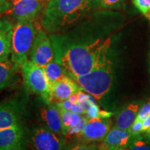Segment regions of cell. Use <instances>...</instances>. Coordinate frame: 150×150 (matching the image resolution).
Instances as JSON below:
<instances>
[{
  "label": "cell",
  "mask_w": 150,
  "mask_h": 150,
  "mask_svg": "<svg viewBox=\"0 0 150 150\" xmlns=\"http://www.w3.org/2000/svg\"><path fill=\"white\" fill-rule=\"evenodd\" d=\"M36 24L35 19L18 20L14 24L11 38V59L18 67H21L28 61L35 35L40 29Z\"/></svg>",
  "instance_id": "obj_4"
},
{
  "label": "cell",
  "mask_w": 150,
  "mask_h": 150,
  "mask_svg": "<svg viewBox=\"0 0 150 150\" xmlns=\"http://www.w3.org/2000/svg\"><path fill=\"white\" fill-rule=\"evenodd\" d=\"M52 102L55 104L67 99L73 94L81 90L75 81L70 75L65 74L51 86Z\"/></svg>",
  "instance_id": "obj_14"
},
{
  "label": "cell",
  "mask_w": 150,
  "mask_h": 150,
  "mask_svg": "<svg viewBox=\"0 0 150 150\" xmlns=\"http://www.w3.org/2000/svg\"><path fill=\"white\" fill-rule=\"evenodd\" d=\"M111 113L106 111H103L101 110L99 106L94 103L90 105V106L86 110V112L84 115L87 117L88 120L92 119V118H97V117H103V118H107L109 117Z\"/></svg>",
  "instance_id": "obj_22"
},
{
  "label": "cell",
  "mask_w": 150,
  "mask_h": 150,
  "mask_svg": "<svg viewBox=\"0 0 150 150\" xmlns=\"http://www.w3.org/2000/svg\"><path fill=\"white\" fill-rule=\"evenodd\" d=\"M58 107L63 108V109L70 110V111L76 112V113L80 114V115H84L86 114V110L83 106H81L78 103H73L70 102L68 99H65L63 102L56 104Z\"/></svg>",
  "instance_id": "obj_21"
},
{
  "label": "cell",
  "mask_w": 150,
  "mask_h": 150,
  "mask_svg": "<svg viewBox=\"0 0 150 150\" xmlns=\"http://www.w3.org/2000/svg\"><path fill=\"white\" fill-rule=\"evenodd\" d=\"M45 3L47 0H12L6 13L16 21L33 20L36 19Z\"/></svg>",
  "instance_id": "obj_9"
},
{
  "label": "cell",
  "mask_w": 150,
  "mask_h": 150,
  "mask_svg": "<svg viewBox=\"0 0 150 150\" xmlns=\"http://www.w3.org/2000/svg\"><path fill=\"white\" fill-rule=\"evenodd\" d=\"M14 23L10 18L0 17V60L5 61L11 56V38Z\"/></svg>",
  "instance_id": "obj_15"
},
{
  "label": "cell",
  "mask_w": 150,
  "mask_h": 150,
  "mask_svg": "<svg viewBox=\"0 0 150 150\" xmlns=\"http://www.w3.org/2000/svg\"><path fill=\"white\" fill-rule=\"evenodd\" d=\"M144 134V136H145L146 138H147V139H149L150 140V128L148 129L147 131H144V132H142Z\"/></svg>",
  "instance_id": "obj_30"
},
{
  "label": "cell",
  "mask_w": 150,
  "mask_h": 150,
  "mask_svg": "<svg viewBox=\"0 0 150 150\" xmlns=\"http://www.w3.org/2000/svg\"><path fill=\"white\" fill-rule=\"evenodd\" d=\"M131 150H150V140L145 136H132L128 145V149Z\"/></svg>",
  "instance_id": "obj_20"
},
{
  "label": "cell",
  "mask_w": 150,
  "mask_h": 150,
  "mask_svg": "<svg viewBox=\"0 0 150 150\" xmlns=\"http://www.w3.org/2000/svg\"><path fill=\"white\" fill-rule=\"evenodd\" d=\"M44 69L50 86L65 74H67L63 67L55 59H53L45 65Z\"/></svg>",
  "instance_id": "obj_19"
},
{
  "label": "cell",
  "mask_w": 150,
  "mask_h": 150,
  "mask_svg": "<svg viewBox=\"0 0 150 150\" xmlns=\"http://www.w3.org/2000/svg\"><path fill=\"white\" fill-rule=\"evenodd\" d=\"M25 115L26 105L22 99L17 97L0 103V130L22 125Z\"/></svg>",
  "instance_id": "obj_7"
},
{
  "label": "cell",
  "mask_w": 150,
  "mask_h": 150,
  "mask_svg": "<svg viewBox=\"0 0 150 150\" xmlns=\"http://www.w3.org/2000/svg\"><path fill=\"white\" fill-rule=\"evenodd\" d=\"M131 136L128 130L113 127L110 129L104 140L101 141L102 142L98 146V149L103 150L127 149Z\"/></svg>",
  "instance_id": "obj_12"
},
{
  "label": "cell",
  "mask_w": 150,
  "mask_h": 150,
  "mask_svg": "<svg viewBox=\"0 0 150 150\" xmlns=\"http://www.w3.org/2000/svg\"><path fill=\"white\" fill-rule=\"evenodd\" d=\"M150 115V102L146 103L140 108L137 114L136 120L143 121L147 116Z\"/></svg>",
  "instance_id": "obj_25"
},
{
  "label": "cell",
  "mask_w": 150,
  "mask_h": 150,
  "mask_svg": "<svg viewBox=\"0 0 150 150\" xmlns=\"http://www.w3.org/2000/svg\"><path fill=\"white\" fill-rule=\"evenodd\" d=\"M128 131L130 132L131 136L141 134L142 133V121L135 120L131 126L129 127Z\"/></svg>",
  "instance_id": "obj_26"
},
{
  "label": "cell",
  "mask_w": 150,
  "mask_h": 150,
  "mask_svg": "<svg viewBox=\"0 0 150 150\" xmlns=\"http://www.w3.org/2000/svg\"><path fill=\"white\" fill-rule=\"evenodd\" d=\"M59 108L61 117L62 134L65 136L69 129L78 125L83 115H80V114L63 109L59 107Z\"/></svg>",
  "instance_id": "obj_18"
},
{
  "label": "cell",
  "mask_w": 150,
  "mask_h": 150,
  "mask_svg": "<svg viewBox=\"0 0 150 150\" xmlns=\"http://www.w3.org/2000/svg\"><path fill=\"white\" fill-rule=\"evenodd\" d=\"M112 122L110 119L103 117L88 120L81 131L80 137L86 141L100 142L106 137L111 129Z\"/></svg>",
  "instance_id": "obj_11"
},
{
  "label": "cell",
  "mask_w": 150,
  "mask_h": 150,
  "mask_svg": "<svg viewBox=\"0 0 150 150\" xmlns=\"http://www.w3.org/2000/svg\"><path fill=\"white\" fill-rule=\"evenodd\" d=\"M125 0H99L101 7L104 9L117 8L122 4Z\"/></svg>",
  "instance_id": "obj_24"
},
{
  "label": "cell",
  "mask_w": 150,
  "mask_h": 150,
  "mask_svg": "<svg viewBox=\"0 0 150 150\" xmlns=\"http://www.w3.org/2000/svg\"><path fill=\"white\" fill-rule=\"evenodd\" d=\"M27 142L36 150L61 149L66 144V138L50 130L42 125L32 127L29 133Z\"/></svg>",
  "instance_id": "obj_6"
},
{
  "label": "cell",
  "mask_w": 150,
  "mask_h": 150,
  "mask_svg": "<svg viewBox=\"0 0 150 150\" xmlns=\"http://www.w3.org/2000/svg\"><path fill=\"white\" fill-rule=\"evenodd\" d=\"M11 6V1L10 0H0V17L9 10Z\"/></svg>",
  "instance_id": "obj_27"
},
{
  "label": "cell",
  "mask_w": 150,
  "mask_h": 150,
  "mask_svg": "<svg viewBox=\"0 0 150 150\" xmlns=\"http://www.w3.org/2000/svg\"><path fill=\"white\" fill-rule=\"evenodd\" d=\"M18 67L11 59L0 60V91L8 87Z\"/></svg>",
  "instance_id": "obj_17"
},
{
  "label": "cell",
  "mask_w": 150,
  "mask_h": 150,
  "mask_svg": "<svg viewBox=\"0 0 150 150\" xmlns=\"http://www.w3.org/2000/svg\"><path fill=\"white\" fill-rule=\"evenodd\" d=\"M150 128V115L142 121V132Z\"/></svg>",
  "instance_id": "obj_29"
},
{
  "label": "cell",
  "mask_w": 150,
  "mask_h": 150,
  "mask_svg": "<svg viewBox=\"0 0 150 150\" xmlns=\"http://www.w3.org/2000/svg\"><path fill=\"white\" fill-rule=\"evenodd\" d=\"M140 109V104L138 103H131L126 106L118 113L116 117L115 127L124 130H128L136 118Z\"/></svg>",
  "instance_id": "obj_16"
},
{
  "label": "cell",
  "mask_w": 150,
  "mask_h": 150,
  "mask_svg": "<svg viewBox=\"0 0 150 150\" xmlns=\"http://www.w3.org/2000/svg\"><path fill=\"white\" fill-rule=\"evenodd\" d=\"M49 1V0H47V1Z\"/></svg>",
  "instance_id": "obj_31"
},
{
  "label": "cell",
  "mask_w": 150,
  "mask_h": 150,
  "mask_svg": "<svg viewBox=\"0 0 150 150\" xmlns=\"http://www.w3.org/2000/svg\"><path fill=\"white\" fill-rule=\"evenodd\" d=\"M99 11L66 32L50 34L54 59L71 77L87 74L108 58L111 38L97 36Z\"/></svg>",
  "instance_id": "obj_1"
},
{
  "label": "cell",
  "mask_w": 150,
  "mask_h": 150,
  "mask_svg": "<svg viewBox=\"0 0 150 150\" xmlns=\"http://www.w3.org/2000/svg\"><path fill=\"white\" fill-rule=\"evenodd\" d=\"M97 146L93 145H86V144H80L74 146V147L72 148V149H97Z\"/></svg>",
  "instance_id": "obj_28"
},
{
  "label": "cell",
  "mask_w": 150,
  "mask_h": 150,
  "mask_svg": "<svg viewBox=\"0 0 150 150\" xmlns=\"http://www.w3.org/2000/svg\"><path fill=\"white\" fill-rule=\"evenodd\" d=\"M21 67L24 83L28 88L38 95L41 100L47 104L53 103L51 87L44 67L28 60Z\"/></svg>",
  "instance_id": "obj_5"
},
{
  "label": "cell",
  "mask_w": 150,
  "mask_h": 150,
  "mask_svg": "<svg viewBox=\"0 0 150 150\" xmlns=\"http://www.w3.org/2000/svg\"><path fill=\"white\" fill-rule=\"evenodd\" d=\"M29 59L35 64L42 67L54 59V51L51 39L44 29L40 28L38 31Z\"/></svg>",
  "instance_id": "obj_8"
},
{
  "label": "cell",
  "mask_w": 150,
  "mask_h": 150,
  "mask_svg": "<svg viewBox=\"0 0 150 150\" xmlns=\"http://www.w3.org/2000/svg\"><path fill=\"white\" fill-rule=\"evenodd\" d=\"M102 8L99 0H49L41 26L49 34L66 32Z\"/></svg>",
  "instance_id": "obj_2"
},
{
  "label": "cell",
  "mask_w": 150,
  "mask_h": 150,
  "mask_svg": "<svg viewBox=\"0 0 150 150\" xmlns=\"http://www.w3.org/2000/svg\"><path fill=\"white\" fill-rule=\"evenodd\" d=\"M27 143V137L22 125L0 130V150L24 149Z\"/></svg>",
  "instance_id": "obj_10"
},
{
  "label": "cell",
  "mask_w": 150,
  "mask_h": 150,
  "mask_svg": "<svg viewBox=\"0 0 150 150\" xmlns=\"http://www.w3.org/2000/svg\"><path fill=\"white\" fill-rule=\"evenodd\" d=\"M83 90L97 100L107 95L113 80V64L110 58L87 74L72 77Z\"/></svg>",
  "instance_id": "obj_3"
},
{
  "label": "cell",
  "mask_w": 150,
  "mask_h": 150,
  "mask_svg": "<svg viewBox=\"0 0 150 150\" xmlns=\"http://www.w3.org/2000/svg\"><path fill=\"white\" fill-rule=\"evenodd\" d=\"M136 8L150 20V0H132Z\"/></svg>",
  "instance_id": "obj_23"
},
{
  "label": "cell",
  "mask_w": 150,
  "mask_h": 150,
  "mask_svg": "<svg viewBox=\"0 0 150 150\" xmlns=\"http://www.w3.org/2000/svg\"><path fill=\"white\" fill-rule=\"evenodd\" d=\"M42 103L38 112V120L41 125L57 134H63L61 113L57 105L54 103L47 104L43 101Z\"/></svg>",
  "instance_id": "obj_13"
}]
</instances>
